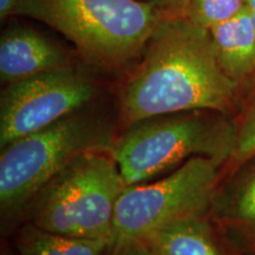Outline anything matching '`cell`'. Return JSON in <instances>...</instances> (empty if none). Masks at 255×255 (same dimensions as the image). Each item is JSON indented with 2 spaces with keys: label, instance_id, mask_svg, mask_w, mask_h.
Here are the masks:
<instances>
[{
  "label": "cell",
  "instance_id": "obj_1",
  "mask_svg": "<svg viewBox=\"0 0 255 255\" xmlns=\"http://www.w3.org/2000/svg\"><path fill=\"white\" fill-rule=\"evenodd\" d=\"M121 91V119L139 121L208 110L237 119L242 92L220 64L210 32L184 13L162 19Z\"/></svg>",
  "mask_w": 255,
  "mask_h": 255
},
{
  "label": "cell",
  "instance_id": "obj_2",
  "mask_svg": "<svg viewBox=\"0 0 255 255\" xmlns=\"http://www.w3.org/2000/svg\"><path fill=\"white\" fill-rule=\"evenodd\" d=\"M237 119L208 110L183 111L128 127L111 154L127 186L144 183L188 159L207 157L228 164L237 139Z\"/></svg>",
  "mask_w": 255,
  "mask_h": 255
},
{
  "label": "cell",
  "instance_id": "obj_3",
  "mask_svg": "<svg viewBox=\"0 0 255 255\" xmlns=\"http://www.w3.org/2000/svg\"><path fill=\"white\" fill-rule=\"evenodd\" d=\"M168 13L141 0H31L28 15L68 38L89 63L117 68L144 51Z\"/></svg>",
  "mask_w": 255,
  "mask_h": 255
},
{
  "label": "cell",
  "instance_id": "obj_4",
  "mask_svg": "<svg viewBox=\"0 0 255 255\" xmlns=\"http://www.w3.org/2000/svg\"><path fill=\"white\" fill-rule=\"evenodd\" d=\"M126 187L111 149L89 151L34 197L31 223L66 237L114 240L117 202Z\"/></svg>",
  "mask_w": 255,
  "mask_h": 255
},
{
  "label": "cell",
  "instance_id": "obj_5",
  "mask_svg": "<svg viewBox=\"0 0 255 255\" xmlns=\"http://www.w3.org/2000/svg\"><path fill=\"white\" fill-rule=\"evenodd\" d=\"M111 148L109 127L79 113L6 145L0 156L1 210L17 212L79 156Z\"/></svg>",
  "mask_w": 255,
  "mask_h": 255
},
{
  "label": "cell",
  "instance_id": "obj_6",
  "mask_svg": "<svg viewBox=\"0 0 255 255\" xmlns=\"http://www.w3.org/2000/svg\"><path fill=\"white\" fill-rule=\"evenodd\" d=\"M222 165L193 157L162 180L127 186L116 207L114 242L142 239L182 220L209 215Z\"/></svg>",
  "mask_w": 255,
  "mask_h": 255
},
{
  "label": "cell",
  "instance_id": "obj_7",
  "mask_svg": "<svg viewBox=\"0 0 255 255\" xmlns=\"http://www.w3.org/2000/svg\"><path fill=\"white\" fill-rule=\"evenodd\" d=\"M94 95L90 78L70 66L7 84L0 100V146L78 113Z\"/></svg>",
  "mask_w": 255,
  "mask_h": 255
},
{
  "label": "cell",
  "instance_id": "obj_8",
  "mask_svg": "<svg viewBox=\"0 0 255 255\" xmlns=\"http://www.w3.org/2000/svg\"><path fill=\"white\" fill-rule=\"evenodd\" d=\"M227 173L215 191L210 221L233 253L255 255V155Z\"/></svg>",
  "mask_w": 255,
  "mask_h": 255
},
{
  "label": "cell",
  "instance_id": "obj_9",
  "mask_svg": "<svg viewBox=\"0 0 255 255\" xmlns=\"http://www.w3.org/2000/svg\"><path fill=\"white\" fill-rule=\"evenodd\" d=\"M65 55L53 41L26 27H12L0 40V77L11 84L66 68Z\"/></svg>",
  "mask_w": 255,
  "mask_h": 255
},
{
  "label": "cell",
  "instance_id": "obj_10",
  "mask_svg": "<svg viewBox=\"0 0 255 255\" xmlns=\"http://www.w3.org/2000/svg\"><path fill=\"white\" fill-rule=\"evenodd\" d=\"M216 56L228 77L241 92L255 91V30L252 12L240 14L209 30Z\"/></svg>",
  "mask_w": 255,
  "mask_h": 255
},
{
  "label": "cell",
  "instance_id": "obj_11",
  "mask_svg": "<svg viewBox=\"0 0 255 255\" xmlns=\"http://www.w3.org/2000/svg\"><path fill=\"white\" fill-rule=\"evenodd\" d=\"M141 240L157 255H227L216 240L209 215L170 223Z\"/></svg>",
  "mask_w": 255,
  "mask_h": 255
},
{
  "label": "cell",
  "instance_id": "obj_12",
  "mask_svg": "<svg viewBox=\"0 0 255 255\" xmlns=\"http://www.w3.org/2000/svg\"><path fill=\"white\" fill-rule=\"evenodd\" d=\"M113 245V239L66 237L33 223L24 226L14 240L19 255H107Z\"/></svg>",
  "mask_w": 255,
  "mask_h": 255
},
{
  "label": "cell",
  "instance_id": "obj_13",
  "mask_svg": "<svg viewBox=\"0 0 255 255\" xmlns=\"http://www.w3.org/2000/svg\"><path fill=\"white\" fill-rule=\"evenodd\" d=\"M245 8V0H191L183 13L195 24L210 30L240 14Z\"/></svg>",
  "mask_w": 255,
  "mask_h": 255
},
{
  "label": "cell",
  "instance_id": "obj_14",
  "mask_svg": "<svg viewBox=\"0 0 255 255\" xmlns=\"http://www.w3.org/2000/svg\"><path fill=\"white\" fill-rule=\"evenodd\" d=\"M237 139L232 157L226 165L227 171L238 168L255 155V92L237 117Z\"/></svg>",
  "mask_w": 255,
  "mask_h": 255
},
{
  "label": "cell",
  "instance_id": "obj_15",
  "mask_svg": "<svg viewBox=\"0 0 255 255\" xmlns=\"http://www.w3.org/2000/svg\"><path fill=\"white\" fill-rule=\"evenodd\" d=\"M109 255H157L141 239H126L114 242Z\"/></svg>",
  "mask_w": 255,
  "mask_h": 255
},
{
  "label": "cell",
  "instance_id": "obj_16",
  "mask_svg": "<svg viewBox=\"0 0 255 255\" xmlns=\"http://www.w3.org/2000/svg\"><path fill=\"white\" fill-rule=\"evenodd\" d=\"M31 0H0V18L5 19L15 14L28 15Z\"/></svg>",
  "mask_w": 255,
  "mask_h": 255
},
{
  "label": "cell",
  "instance_id": "obj_17",
  "mask_svg": "<svg viewBox=\"0 0 255 255\" xmlns=\"http://www.w3.org/2000/svg\"><path fill=\"white\" fill-rule=\"evenodd\" d=\"M158 7L171 13H183L191 0H152Z\"/></svg>",
  "mask_w": 255,
  "mask_h": 255
},
{
  "label": "cell",
  "instance_id": "obj_18",
  "mask_svg": "<svg viewBox=\"0 0 255 255\" xmlns=\"http://www.w3.org/2000/svg\"><path fill=\"white\" fill-rule=\"evenodd\" d=\"M246 1V7L253 13L255 12V0H245Z\"/></svg>",
  "mask_w": 255,
  "mask_h": 255
},
{
  "label": "cell",
  "instance_id": "obj_19",
  "mask_svg": "<svg viewBox=\"0 0 255 255\" xmlns=\"http://www.w3.org/2000/svg\"><path fill=\"white\" fill-rule=\"evenodd\" d=\"M252 17H253V24H254V30H255V12H253V13H252Z\"/></svg>",
  "mask_w": 255,
  "mask_h": 255
},
{
  "label": "cell",
  "instance_id": "obj_20",
  "mask_svg": "<svg viewBox=\"0 0 255 255\" xmlns=\"http://www.w3.org/2000/svg\"><path fill=\"white\" fill-rule=\"evenodd\" d=\"M6 255H11V254H6Z\"/></svg>",
  "mask_w": 255,
  "mask_h": 255
}]
</instances>
